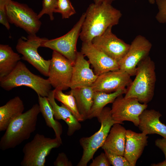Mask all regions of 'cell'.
I'll return each instance as SVG.
<instances>
[{
  "label": "cell",
  "instance_id": "obj_1",
  "mask_svg": "<svg viewBox=\"0 0 166 166\" xmlns=\"http://www.w3.org/2000/svg\"><path fill=\"white\" fill-rule=\"evenodd\" d=\"M85 13L79 36L83 42H91L109 27L117 25L122 15L120 10L106 2L92 3Z\"/></svg>",
  "mask_w": 166,
  "mask_h": 166
},
{
  "label": "cell",
  "instance_id": "obj_2",
  "mask_svg": "<svg viewBox=\"0 0 166 166\" xmlns=\"http://www.w3.org/2000/svg\"><path fill=\"white\" fill-rule=\"evenodd\" d=\"M40 113L39 105L36 104L13 120L1 137L0 149L5 151L14 148L29 139L36 130Z\"/></svg>",
  "mask_w": 166,
  "mask_h": 166
},
{
  "label": "cell",
  "instance_id": "obj_3",
  "mask_svg": "<svg viewBox=\"0 0 166 166\" xmlns=\"http://www.w3.org/2000/svg\"><path fill=\"white\" fill-rule=\"evenodd\" d=\"M135 76L127 87L124 97L135 98L140 102L147 104L153 97L156 81L155 64L149 56L139 63Z\"/></svg>",
  "mask_w": 166,
  "mask_h": 166
},
{
  "label": "cell",
  "instance_id": "obj_4",
  "mask_svg": "<svg viewBox=\"0 0 166 166\" xmlns=\"http://www.w3.org/2000/svg\"><path fill=\"white\" fill-rule=\"evenodd\" d=\"M0 86L7 91L18 87L27 86L38 95L45 97L48 96L52 87L48 79L34 74L20 61L9 75L0 80Z\"/></svg>",
  "mask_w": 166,
  "mask_h": 166
},
{
  "label": "cell",
  "instance_id": "obj_5",
  "mask_svg": "<svg viewBox=\"0 0 166 166\" xmlns=\"http://www.w3.org/2000/svg\"><path fill=\"white\" fill-rule=\"evenodd\" d=\"M101 123L99 130L91 136L80 139L79 143L83 149V154L77 166H86L99 148L104 144L110 129L117 123L113 119L111 108L105 107L97 117Z\"/></svg>",
  "mask_w": 166,
  "mask_h": 166
},
{
  "label": "cell",
  "instance_id": "obj_6",
  "mask_svg": "<svg viewBox=\"0 0 166 166\" xmlns=\"http://www.w3.org/2000/svg\"><path fill=\"white\" fill-rule=\"evenodd\" d=\"M62 143L57 138L46 137L37 133L33 139L22 148L24 154L20 162L22 166H44L46 157L52 150L60 147Z\"/></svg>",
  "mask_w": 166,
  "mask_h": 166
},
{
  "label": "cell",
  "instance_id": "obj_7",
  "mask_svg": "<svg viewBox=\"0 0 166 166\" xmlns=\"http://www.w3.org/2000/svg\"><path fill=\"white\" fill-rule=\"evenodd\" d=\"M47 39L40 38L36 34L28 35L27 38L22 37L18 40L16 49L22 55L21 59L29 62L42 74L48 77L50 60H45L38 51L43 42Z\"/></svg>",
  "mask_w": 166,
  "mask_h": 166
},
{
  "label": "cell",
  "instance_id": "obj_8",
  "mask_svg": "<svg viewBox=\"0 0 166 166\" xmlns=\"http://www.w3.org/2000/svg\"><path fill=\"white\" fill-rule=\"evenodd\" d=\"M9 22L24 30L28 35L36 34L42 23L35 13L26 4L11 0L6 6Z\"/></svg>",
  "mask_w": 166,
  "mask_h": 166
},
{
  "label": "cell",
  "instance_id": "obj_9",
  "mask_svg": "<svg viewBox=\"0 0 166 166\" xmlns=\"http://www.w3.org/2000/svg\"><path fill=\"white\" fill-rule=\"evenodd\" d=\"M85 16L82 14L79 20L66 34L51 40L48 39L42 43L41 47L49 48L60 53L74 64L77 53L76 45Z\"/></svg>",
  "mask_w": 166,
  "mask_h": 166
},
{
  "label": "cell",
  "instance_id": "obj_10",
  "mask_svg": "<svg viewBox=\"0 0 166 166\" xmlns=\"http://www.w3.org/2000/svg\"><path fill=\"white\" fill-rule=\"evenodd\" d=\"M147 107V104L140 102L136 98H126L122 95L112 103L111 113L117 123L122 124L123 121H128L138 127L139 116Z\"/></svg>",
  "mask_w": 166,
  "mask_h": 166
},
{
  "label": "cell",
  "instance_id": "obj_11",
  "mask_svg": "<svg viewBox=\"0 0 166 166\" xmlns=\"http://www.w3.org/2000/svg\"><path fill=\"white\" fill-rule=\"evenodd\" d=\"M73 65L64 56L53 51L48 77L52 86L62 91L70 88Z\"/></svg>",
  "mask_w": 166,
  "mask_h": 166
},
{
  "label": "cell",
  "instance_id": "obj_12",
  "mask_svg": "<svg viewBox=\"0 0 166 166\" xmlns=\"http://www.w3.org/2000/svg\"><path fill=\"white\" fill-rule=\"evenodd\" d=\"M130 45L128 52L119 64L120 69L132 76L135 75L139 63L149 56L152 45L147 39L141 35L137 36Z\"/></svg>",
  "mask_w": 166,
  "mask_h": 166
},
{
  "label": "cell",
  "instance_id": "obj_13",
  "mask_svg": "<svg viewBox=\"0 0 166 166\" xmlns=\"http://www.w3.org/2000/svg\"><path fill=\"white\" fill-rule=\"evenodd\" d=\"M110 26L101 34L95 37L91 42L96 48L119 63L128 52L130 44L118 38Z\"/></svg>",
  "mask_w": 166,
  "mask_h": 166
},
{
  "label": "cell",
  "instance_id": "obj_14",
  "mask_svg": "<svg viewBox=\"0 0 166 166\" xmlns=\"http://www.w3.org/2000/svg\"><path fill=\"white\" fill-rule=\"evenodd\" d=\"M131 77L120 69L109 71L98 76L91 86L94 92L111 93L129 86L132 81Z\"/></svg>",
  "mask_w": 166,
  "mask_h": 166
},
{
  "label": "cell",
  "instance_id": "obj_15",
  "mask_svg": "<svg viewBox=\"0 0 166 166\" xmlns=\"http://www.w3.org/2000/svg\"><path fill=\"white\" fill-rule=\"evenodd\" d=\"M87 57L99 76L105 73L119 69V63L96 48L91 42H83L81 51Z\"/></svg>",
  "mask_w": 166,
  "mask_h": 166
},
{
  "label": "cell",
  "instance_id": "obj_16",
  "mask_svg": "<svg viewBox=\"0 0 166 166\" xmlns=\"http://www.w3.org/2000/svg\"><path fill=\"white\" fill-rule=\"evenodd\" d=\"M85 57L81 52H77L73 66L71 89L92 86L98 77L90 69V63Z\"/></svg>",
  "mask_w": 166,
  "mask_h": 166
},
{
  "label": "cell",
  "instance_id": "obj_17",
  "mask_svg": "<svg viewBox=\"0 0 166 166\" xmlns=\"http://www.w3.org/2000/svg\"><path fill=\"white\" fill-rule=\"evenodd\" d=\"M148 136L144 133L126 130V140L124 156L131 166H135L138 159L148 145Z\"/></svg>",
  "mask_w": 166,
  "mask_h": 166
},
{
  "label": "cell",
  "instance_id": "obj_18",
  "mask_svg": "<svg viewBox=\"0 0 166 166\" xmlns=\"http://www.w3.org/2000/svg\"><path fill=\"white\" fill-rule=\"evenodd\" d=\"M161 114L154 109H145L139 117V129L145 134H157L166 138V125L160 120Z\"/></svg>",
  "mask_w": 166,
  "mask_h": 166
},
{
  "label": "cell",
  "instance_id": "obj_19",
  "mask_svg": "<svg viewBox=\"0 0 166 166\" xmlns=\"http://www.w3.org/2000/svg\"><path fill=\"white\" fill-rule=\"evenodd\" d=\"M55 89L51 90L47 97L53 111L54 116L56 120H62L68 125L67 135H73L81 128V124L72 112L64 105L57 104L55 101L54 95Z\"/></svg>",
  "mask_w": 166,
  "mask_h": 166
},
{
  "label": "cell",
  "instance_id": "obj_20",
  "mask_svg": "<svg viewBox=\"0 0 166 166\" xmlns=\"http://www.w3.org/2000/svg\"><path fill=\"white\" fill-rule=\"evenodd\" d=\"M126 130L121 124L116 123L111 128L105 140L101 147L117 154L124 156Z\"/></svg>",
  "mask_w": 166,
  "mask_h": 166
},
{
  "label": "cell",
  "instance_id": "obj_21",
  "mask_svg": "<svg viewBox=\"0 0 166 166\" xmlns=\"http://www.w3.org/2000/svg\"><path fill=\"white\" fill-rule=\"evenodd\" d=\"M23 102L18 96L0 107V131H4L10 123L23 113Z\"/></svg>",
  "mask_w": 166,
  "mask_h": 166
},
{
  "label": "cell",
  "instance_id": "obj_22",
  "mask_svg": "<svg viewBox=\"0 0 166 166\" xmlns=\"http://www.w3.org/2000/svg\"><path fill=\"white\" fill-rule=\"evenodd\" d=\"M94 92L91 86L71 89L68 92L74 97L78 111L85 120L93 105Z\"/></svg>",
  "mask_w": 166,
  "mask_h": 166
},
{
  "label": "cell",
  "instance_id": "obj_23",
  "mask_svg": "<svg viewBox=\"0 0 166 166\" xmlns=\"http://www.w3.org/2000/svg\"><path fill=\"white\" fill-rule=\"evenodd\" d=\"M126 91V88L109 93L94 92L93 105L87 119L97 117L107 104L112 103L118 96L125 94Z\"/></svg>",
  "mask_w": 166,
  "mask_h": 166
},
{
  "label": "cell",
  "instance_id": "obj_24",
  "mask_svg": "<svg viewBox=\"0 0 166 166\" xmlns=\"http://www.w3.org/2000/svg\"><path fill=\"white\" fill-rule=\"evenodd\" d=\"M21 59L8 45H0V80L9 75Z\"/></svg>",
  "mask_w": 166,
  "mask_h": 166
},
{
  "label": "cell",
  "instance_id": "obj_25",
  "mask_svg": "<svg viewBox=\"0 0 166 166\" xmlns=\"http://www.w3.org/2000/svg\"><path fill=\"white\" fill-rule=\"evenodd\" d=\"M38 99L40 113L46 125L53 129L55 137L62 143L61 136L63 131L62 127L61 124L55 119L53 110L47 97L38 95Z\"/></svg>",
  "mask_w": 166,
  "mask_h": 166
},
{
  "label": "cell",
  "instance_id": "obj_26",
  "mask_svg": "<svg viewBox=\"0 0 166 166\" xmlns=\"http://www.w3.org/2000/svg\"><path fill=\"white\" fill-rule=\"evenodd\" d=\"M54 98L61 102L67 108L73 113L79 122L83 121L84 119L80 114L74 97L71 94H66L62 91L55 89Z\"/></svg>",
  "mask_w": 166,
  "mask_h": 166
},
{
  "label": "cell",
  "instance_id": "obj_27",
  "mask_svg": "<svg viewBox=\"0 0 166 166\" xmlns=\"http://www.w3.org/2000/svg\"><path fill=\"white\" fill-rule=\"evenodd\" d=\"M54 13H60L62 19H67L75 14L76 12L70 0H57Z\"/></svg>",
  "mask_w": 166,
  "mask_h": 166
},
{
  "label": "cell",
  "instance_id": "obj_28",
  "mask_svg": "<svg viewBox=\"0 0 166 166\" xmlns=\"http://www.w3.org/2000/svg\"><path fill=\"white\" fill-rule=\"evenodd\" d=\"M111 164L113 166H131L125 157L108 149L104 150Z\"/></svg>",
  "mask_w": 166,
  "mask_h": 166
},
{
  "label": "cell",
  "instance_id": "obj_29",
  "mask_svg": "<svg viewBox=\"0 0 166 166\" xmlns=\"http://www.w3.org/2000/svg\"><path fill=\"white\" fill-rule=\"evenodd\" d=\"M57 0H43L42 10L38 14L40 19L44 14H48L50 20L54 19L53 13L57 6Z\"/></svg>",
  "mask_w": 166,
  "mask_h": 166
},
{
  "label": "cell",
  "instance_id": "obj_30",
  "mask_svg": "<svg viewBox=\"0 0 166 166\" xmlns=\"http://www.w3.org/2000/svg\"><path fill=\"white\" fill-rule=\"evenodd\" d=\"M158 9L156 16L157 21L161 23H166V0H155Z\"/></svg>",
  "mask_w": 166,
  "mask_h": 166
},
{
  "label": "cell",
  "instance_id": "obj_31",
  "mask_svg": "<svg viewBox=\"0 0 166 166\" xmlns=\"http://www.w3.org/2000/svg\"><path fill=\"white\" fill-rule=\"evenodd\" d=\"M11 0H0V23L8 30L10 26L6 13V6Z\"/></svg>",
  "mask_w": 166,
  "mask_h": 166
},
{
  "label": "cell",
  "instance_id": "obj_32",
  "mask_svg": "<svg viewBox=\"0 0 166 166\" xmlns=\"http://www.w3.org/2000/svg\"><path fill=\"white\" fill-rule=\"evenodd\" d=\"M111 164L105 152H102L100 155L93 160L89 166H110Z\"/></svg>",
  "mask_w": 166,
  "mask_h": 166
},
{
  "label": "cell",
  "instance_id": "obj_33",
  "mask_svg": "<svg viewBox=\"0 0 166 166\" xmlns=\"http://www.w3.org/2000/svg\"><path fill=\"white\" fill-rule=\"evenodd\" d=\"M55 166H72V162L69 160L66 154L63 152L59 153L53 162Z\"/></svg>",
  "mask_w": 166,
  "mask_h": 166
},
{
  "label": "cell",
  "instance_id": "obj_34",
  "mask_svg": "<svg viewBox=\"0 0 166 166\" xmlns=\"http://www.w3.org/2000/svg\"><path fill=\"white\" fill-rule=\"evenodd\" d=\"M155 144L163 152L166 161V138L157 139L155 141Z\"/></svg>",
  "mask_w": 166,
  "mask_h": 166
},
{
  "label": "cell",
  "instance_id": "obj_35",
  "mask_svg": "<svg viewBox=\"0 0 166 166\" xmlns=\"http://www.w3.org/2000/svg\"><path fill=\"white\" fill-rule=\"evenodd\" d=\"M94 3L96 4H99L102 2H106L111 4L112 2L115 0H94Z\"/></svg>",
  "mask_w": 166,
  "mask_h": 166
},
{
  "label": "cell",
  "instance_id": "obj_36",
  "mask_svg": "<svg viewBox=\"0 0 166 166\" xmlns=\"http://www.w3.org/2000/svg\"><path fill=\"white\" fill-rule=\"evenodd\" d=\"M151 165L152 166H166V161L165 160L163 161L158 163L157 164H152Z\"/></svg>",
  "mask_w": 166,
  "mask_h": 166
},
{
  "label": "cell",
  "instance_id": "obj_37",
  "mask_svg": "<svg viewBox=\"0 0 166 166\" xmlns=\"http://www.w3.org/2000/svg\"><path fill=\"white\" fill-rule=\"evenodd\" d=\"M149 3L152 4H154L155 2V0H148Z\"/></svg>",
  "mask_w": 166,
  "mask_h": 166
}]
</instances>
